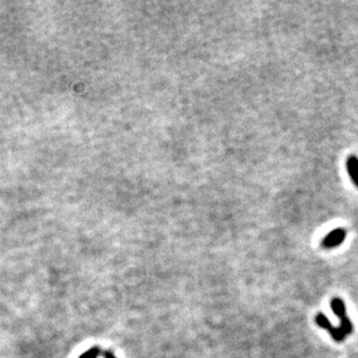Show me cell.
<instances>
[{
  "instance_id": "1",
  "label": "cell",
  "mask_w": 358,
  "mask_h": 358,
  "mask_svg": "<svg viewBox=\"0 0 358 358\" xmlns=\"http://www.w3.org/2000/svg\"><path fill=\"white\" fill-rule=\"evenodd\" d=\"M345 237H347V231L344 229H335L333 231H330L329 233L326 235V237L322 239L321 245L324 248H335V247L340 246L343 243V241L345 240Z\"/></svg>"
},
{
  "instance_id": "2",
  "label": "cell",
  "mask_w": 358,
  "mask_h": 358,
  "mask_svg": "<svg viewBox=\"0 0 358 358\" xmlns=\"http://www.w3.org/2000/svg\"><path fill=\"white\" fill-rule=\"evenodd\" d=\"M316 322L318 324L319 327L327 329L328 332L330 333V335H332V337L335 341L341 342V341H343L344 338H345V336L343 335V333L341 332L340 328H335V327H333L332 325H330L329 320L327 319V317L325 316V314L319 313L318 316H317V318H316Z\"/></svg>"
},
{
  "instance_id": "3",
  "label": "cell",
  "mask_w": 358,
  "mask_h": 358,
  "mask_svg": "<svg viewBox=\"0 0 358 358\" xmlns=\"http://www.w3.org/2000/svg\"><path fill=\"white\" fill-rule=\"evenodd\" d=\"M347 172L353 184L358 188V157L352 155L347 159Z\"/></svg>"
},
{
  "instance_id": "4",
  "label": "cell",
  "mask_w": 358,
  "mask_h": 358,
  "mask_svg": "<svg viewBox=\"0 0 358 358\" xmlns=\"http://www.w3.org/2000/svg\"><path fill=\"white\" fill-rule=\"evenodd\" d=\"M330 306H332V310L334 311V313L336 314L340 320L344 319L347 317V312H345V305L344 301L340 298H334L332 301H330Z\"/></svg>"
},
{
  "instance_id": "5",
  "label": "cell",
  "mask_w": 358,
  "mask_h": 358,
  "mask_svg": "<svg viewBox=\"0 0 358 358\" xmlns=\"http://www.w3.org/2000/svg\"><path fill=\"white\" fill-rule=\"evenodd\" d=\"M100 349L97 347H93L88 349L87 351H85L79 358H97L100 356Z\"/></svg>"
},
{
  "instance_id": "6",
  "label": "cell",
  "mask_w": 358,
  "mask_h": 358,
  "mask_svg": "<svg viewBox=\"0 0 358 358\" xmlns=\"http://www.w3.org/2000/svg\"><path fill=\"white\" fill-rule=\"evenodd\" d=\"M105 358H116V357H115V355H114L113 352L106 351V352H105Z\"/></svg>"
}]
</instances>
